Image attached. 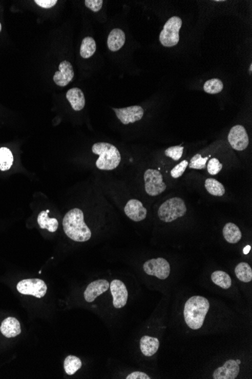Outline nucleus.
<instances>
[{
  "instance_id": "f257e3e1",
  "label": "nucleus",
  "mask_w": 252,
  "mask_h": 379,
  "mask_svg": "<svg viewBox=\"0 0 252 379\" xmlns=\"http://www.w3.org/2000/svg\"><path fill=\"white\" fill-rule=\"evenodd\" d=\"M65 234L77 242H85L92 237V232L84 222V214L82 210L73 209L67 213L63 220Z\"/></svg>"
},
{
  "instance_id": "f03ea898",
  "label": "nucleus",
  "mask_w": 252,
  "mask_h": 379,
  "mask_svg": "<svg viewBox=\"0 0 252 379\" xmlns=\"http://www.w3.org/2000/svg\"><path fill=\"white\" fill-rule=\"evenodd\" d=\"M209 308V301L205 297L202 296L191 297L186 300L184 305L183 316L185 323L194 330L201 329Z\"/></svg>"
},
{
  "instance_id": "7ed1b4c3",
  "label": "nucleus",
  "mask_w": 252,
  "mask_h": 379,
  "mask_svg": "<svg viewBox=\"0 0 252 379\" xmlns=\"http://www.w3.org/2000/svg\"><path fill=\"white\" fill-rule=\"evenodd\" d=\"M94 154L99 155L96 166L102 170H112L116 169L121 162V155L119 150L108 142H97L92 146Z\"/></svg>"
},
{
  "instance_id": "20e7f679",
  "label": "nucleus",
  "mask_w": 252,
  "mask_h": 379,
  "mask_svg": "<svg viewBox=\"0 0 252 379\" xmlns=\"http://www.w3.org/2000/svg\"><path fill=\"white\" fill-rule=\"evenodd\" d=\"M186 204L182 198L175 197L162 203L158 211V216L162 221L171 223L186 214Z\"/></svg>"
},
{
  "instance_id": "39448f33",
  "label": "nucleus",
  "mask_w": 252,
  "mask_h": 379,
  "mask_svg": "<svg viewBox=\"0 0 252 379\" xmlns=\"http://www.w3.org/2000/svg\"><path fill=\"white\" fill-rule=\"evenodd\" d=\"M182 26V20L178 16L171 17L164 25L159 35V41L165 47H172L179 42V31Z\"/></svg>"
},
{
  "instance_id": "423d86ee",
  "label": "nucleus",
  "mask_w": 252,
  "mask_h": 379,
  "mask_svg": "<svg viewBox=\"0 0 252 379\" xmlns=\"http://www.w3.org/2000/svg\"><path fill=\"white\" fill-rule=\"evenodd\" d=\"M145 191L151 196H157L166 190V184L159 171L154 169L144 172Z\"/></svg>"
},
{
  "instance_id": "0eeeda50",
  "label": "nucleus",
  "mask_w": 252,
  "mask_h": 379,
  "mask_svg": "<svg viewBox=\"0 0 252 379\" xmlns=\"http://www.w3.org/2000/svg\"><path fill=\"white\" fill-rule=\"evenodd\" d=\"M19 293L42 298L47 292V286L42 279H28L19 281L17 285Z\"/></svg>"
},
{
  "instance_id": "6e6552de",
  "label": "nucleus",
  "mask_w": 252,
  "mask_h": 379,
  "mask_svg": "<svg viewBox=\"0 0 252 379\" xmlns=\"http://www.w3.org/2000/svg\"><path fill=\"white\" fill-rule=\"evenodd\" d=\"M143 270L149 276H154L158 279H166L170 275V264L162 257L151 259L143 263Z\"/></svg>"
},
{
  "instance_id": "1a4fd4ad",
  "label": "nucleus",
  "mask_w": 252,
  "mask_h": 379,
  "mask_svg": "<svg viewBox=\"0 0 252 379\" xmlns=\"http://www.w3.org/2000/svg\"><path fill=\"white\" fill-rule=\"evenodd\" d=\"M228 141L232 148L237 151H243L249 144L246 129L242 125H236L231 128L228 135Z\"/></svg>"
},
{
  "instance_id": "9d476101",
  "label": "nucleus",
  "mask_w": 252,
  "mask_h": 379,
  "mask_svg": "<svg viewBox=\"0 0 252 379\" xmlns=\"http://www.w3.org/2000/svg\"><path fill=\"white\" fill-rule=\"evenodd\" d=\"M113 109L116 113L118 119L125 125L140 121L143 116V109L139 105Z\"/></svg>"
},
{
  "instance_id": "9b49d317",
  "label": "nucleus",
  "mask_w": 252,
  "mask_h": 379,
  "mask_svg": "<svg viewBox=\"0 0 252 379\" xmlns=\"http://www.w3.org/2000/svg\"><path fill=\"white\" fill-rule=\"evenodd\" d=\"M110 289L113 296V307L116 309L124 308L129 297L125 285L122 281L115 279L110 284Z\"/></svg>"
},
{
  "instance_id": "f8f14e48",
  "label": "nucleus",
  "mask_w": 252,
  "mask_h": 379,
  "mask_svg": "<svg viewBox=\"0 0 252 379\" xmlns=\"http://www.w3.org/2000/svg\"><path fill=\"white\" fill-rule=\"evenodd\" d=\"M239 364L234 359H229L218 369H215L212 378L214 379H235L239 375Z\"/></svg>"
},
{
  "instance_id": "ddd939ff",
  "label": "nucleus",
  "mask_w": 252,
  "mask_h": 379,
  "mask_svg": "<svg viewBox=\"0 0 252 379\" xmlns=\"http://www.w3.org/2000/svg\"><path fill=\"white\" fill-rule=\"evenodd\" d=\"M74 77L73 66L68 61H63L59 65V70L55 72L53 80L57 86L65 87L71 82Z\"/></svg>"
},
{
  "instance_id": "4468645a",
  "label": "nucleus",
  "mask_w": 252,
  "mask_h": 379,
  "mask_svg": "<svg viewBox=\"0 0 252 379\" xmlns=\"http://www.w3.org/2000/svg\"><path fill=\"white\" fill-rule=\"evenodd\" d=\"M109 288V281L105 279H99V280L92 281L85 291V300L89 303H92L97 297L106 292Z\"/></svg>"
},
{
  "instance_id": "2eb2a0df",
  "label": "nucleus",
  "mask_w": 252,
  "mask_h": 379,
  "mask_svg": "<svg viewBox=\"0 0 252 379\" xmlns=\"http://www.w3.org/2000/svg\"><path fill=\"white\" fill-rule=\"evenodd\" d=\"M127 217L135 222H140L146 218L148 211L139 200L132 199L128 201L125 207Z\"/></svg>"
},
{
  "instance_id": "dca6fc26",
  "label": "nucleus",
  "mask_w": 252,
  "mask_h": 379,
  "mask_svg": "<svg viewBox=\"0 0 252 379\" xmlns=\"http://www.w3.org/2000/svg\"><path fill=\"white\" fill-rule=\"evenodd\" d=\"M0 331L5 337H14L20 335L22 332L20 324L17 319L14 317H8L3 320L0 326Z\"/></svg>"
},
{
  "instance_id": "f3484780",
  "label": "nucleus",
  "mask_w": 252,
  "mask_h": 379,
  "mask_svg": "<svg viewBox=\"0 0 252 379\" xmlns=\"http://www.w3.org/2000/svg\"><path fill=\"white\" fill-rule=\"evenodd\" d=\"M67 99L74 111H79L83 109L86 105V99L82 91L79 88H72L67 92Z\"/></svg>"
},
{
  "instance_id": "a211bd4d",
  "label": "nucleus",
  "mask_w": 252,
  "mask_h": 379,
  "mask_svg": "<svg viewBox=\"0 0 252 379\" xmlns=\"http://www.w3.org/2000/svg\"><path fill=\"white\" fill-rule=\"evenodd\" d=\"M125 42V34L121 29H113L108 38V46L112 52L119 51Z\"/></svg>"
},
{
  "instance_id": "6ab92c4d",
  "label": "nucleus",
  "mask_w": 252,
  "mask_h": 379,
  "mask_svg": "<svg viewBox=\"0 0 252 379\" xmlns=\"http://www.w3.org/2000/svg\"><path fill=\"white\" fill-rule=\"evenodd\" d=\"M140 351L145 356H152L158 351L159 342L156 337L144 335L140 340Z\"/></svg>"
},
{
  "instance_id": "aec40b11",
  "label": "nucleus",
  "mask_w": 252,
  "mask_h": 379,
  "mask_svg": "<svg viewBox=\"0 0 252 379\" xmlns=\"http://www.w3.org/2000/svg\"><path fill=\"white\" fill-rule=\"evenodd\" d=\"M223 235L225 240L230 244H237L242 239V232L237 225L228 223L223 229Z\"/></svg>"
},
{
  "instance_id": "412c9836",
  "label": "nucleus",
  "mask_w": 252,
  "mask_h": 379,
  "mask_svg": "<svg viewBox=\"0 0 252 379\" xmlns=\"http://www.w3.org/2000/svg\"><path fill=\"white\" fill-rule=\"evenodd\" d=\"M49 210L42 211L38 216V224L41 229L49 230L51 233H55L58 228V221L57 219L49 217Z\"/></svg>"
},
{
  "instance_id": "4be33fe9",
  "label": "nucleus",
  "mask_w": 252,
  "mask_h": 379,
  "mask_svg": "<svg viewBox=\"0 0 252 379\" xmlns=\"http://www.w3.org/2000/svg\"><path fill=\"white\" fill-rule=\"evenodd\" d=\"M212 281L216 286L222 288L224 289H228L232 286V280L230 276L227 273L221 270H217L212 274Z\"/></svg>"
},
{
  "instance_id": "5701e85b",
  "label": "nucleus",
  "mask_w": 252,
  "mask_h": 379,
  "mask_svg": "<svg viewBox=\"0 0 252 379\" xmlns=\"http://www.w3.org/2000/svg\"><path fill=\"white\" fill-rule=\"evenodd\" d=\"M14 162V157L9 148H0V170H9Z\"/></svg>"
},
{
  "instance_id": "b1692460",
  "label": "nucleus",
  "mask_w": 252,
  "mask_h": 379,
  "mask_svg": "<svg viewBox=\"0 0 252 379\" xmlns=\"http://www.w3.org/2000/svg\"><path fill=\"white\" fill-rule=\"evenodd\" d=\"M64 367L68 375H73L82 367V361L77 356L70 355L65 359Z\"/></svg>"
},
{
  "instance_id": "393cba45",
  "label": "nucleus",
  "mask_w": 252,
  "mask_h": 379,
  "mask_svg": "<svg viewBox=\"0 0 252 379\" xmlns=\"http://www.w3.org/2000/svg\"><path fill=\"white\" fill-rule=\"evenodd\" d=\"M235 273L239 280L248 283L252 279V270L248 263L242 262L235 269Z\"/></svg>"
},
{
  "instance_id": "a878e982",
  "label": "nucleus",
  "mask_w": 252,
  "mask_h": 379,
  "mask_svg": "<svg viewBox=\"0 0 252 379\" xmlns=\"http://www.w3.org/2000/svg\"><path fill=\"white\" fill-rule=\"evenodd\" d=\"M96 51V43L95 40L90 36H87L82 40L80 47V55L83 59H89L95 54Z\"/></svg>"
},
{
  "instance_id": "bb28decb",
  "label": "nucleus",
  "mask_w": 252,
  "mask_h": 379,
  "mask_svg": "<svg viewBox=\"0 0 252 379\" xmlns=\"http://www.w3.org/2000/svg\"><path fill=\"white\" fill-rule=\"evenodd\" d=\"M205 187L212 196L221 197L225 194L224 185L215 179H207L205 180Z\"/></svg>"
},
{
  "instance_id": "cd10ccee",
  "label": "nucleus",
  "mask_w": 252,
  "mask_h": 379,
  "mask_svg": "<svg viewBox=\"0 0 252 379\" xmlns=\"http://www.w3.org/2000/svg\"><path fill=\"white\" fill-rule=\"evenodd\" d=\"M223 89H224V84L222 81L216 78L207 81L204 84V90L208 94L219 93L223 90Z\"/></svg>"
},
{
  "instance_id": "c85d7f7f",
  "label": "nucleus",
  "mask_w": 252,
  "mask_h": 379,
  "mask_svg": "<svg viewBox=\"0 0 252 379\" xmlns=\"http://www.w3.org/2000/svg\"><path fill=\"white\" fill-rule=\"evenodd\" d=\"M208 158H209V156L206 157V158H202V155L200 154L194 155L192 159H191V163L189 164L190 168L196 169L205 168Z\"/></svg>"
},
{
  "instance_id": "c756f323",
  "label": "nucleus",
  "mask_w": 252,
  "mask_h": 379,
  "mask_svg": "<svg viewBox=\"0 0 252 379\" xmlns=\"http://www.w3.org/2000/svg\"><path fill=\"white\" fill-rule=\"evenodd\" d=\"M183 147L181 145L178 146H172L167 148L165 151V155L169 158H172L174 161H177L181 159L183 155Z\"/></svg>"
},
{
  "instance_id": "7c9ffc66",
  "label": "nucleus",
  "mask_w": 252,
  "mask_h": 379,
  "mask_svg": "<svg viewBox=\"0 0 252 379\" xmlns=\"http://www.w3.org/2000/svg\"><path fill=\"white\" fill-rule=\"evenodd\" d=\"M222 168V164H221L219 160L217 159V158H212L208 162V165H207L208 172L211 175H216Z\"/></svg>"
},
{
  "instance_id": "2f4dec72",
  "label": "nucleus",
  "mask_w": 252,
  "mask_h": 379,
  "mask_svg": "<svg viewBox=\"0 0 252 379\" xmlns=\"http://www.w3.org/2000/svg\"><path fill=\"white\" fill-rule=\"evenodd\" d=\"M188 166L187 161L184 160V161H181L178 165L175 166L173 169L171 171V175L173 178L177 179L181 177L183 175V173L186 170V167Z\"/></svg>"
},
{
  "instance_id": "473e14b6",
  "label": "nucleus",
  "mask_w": 252,
  "mask_h": 379,
  "mask_svg": "<svg viewBox=\"0 0 252 379\" xmlns=\"http://www.w3.org/2000/svg\"><path fill=\"white\" fill-rule=\"evenodd\" d=\"M85 5L92 12H98L101 9L103 1L102 0H86Z\"/></svg>"
},
{
  "instance_id": "72a5a7b5",
  "label": "nucleus",
  "mask_w": 252,
  "mask_h": 379,
  "mask_svg": "<svg viewBox=\"0 0 252 379\" xmlns=\"http://www.w3.org/2000/svg\"><path fill=\"white\" fill-rule=\"evenodd\" d=\"M35 3L44 9H51L57 4V0H36Z\"/></svg>"
},
{
  "instance_id": "f704fd0d",
  "label": "nucleus",
  "mask_w": 252,
  "mask_h": 379,
  "mask_svg": "<svg viewBox=\"0 0 252 379\" xmlns=\"http://www.w3.org/2000/svg\"><path fill=\"white\" fill-rule=\"evenodd\" d=\"M149 375L143 372H134L129 374L126 379H151Z\"/></svg>"
},
{
  "instance_id": "c9c22d12",
  "label": "nucleus",
  "mask_w": 252,
  "mask_h": 379,
  "mask_svg": "<svg viewBox=\"0 0 252 379\" xmlns=\"http://www.w3.org/2000/svg\"><path fill=\"white\" fill-rule=\"evenodd\" d=\"M250 250H251V246L250 245H247L246 247L244 249V254H248V253H249Z\"/></svg>"
},
{
  "instance_id": "e433bc0d",
  "label": "nucleus",
  "mask_w": 252,
  "mask_h": 379,
  "mask_svg": "<svg viewBox=\"0 0 252 379\" xmlns=\"http://www.w3.org/2000/svg\"><path fill=\"white\" fill-rule=\"evenodd\" d=\"M249 71H250V73H251V71H252V65H251H251H250Z\"/></svg>"
},
{
  "instance_id": "4c0bfd02",
  "label": "nucleus",
  "mask_w": 252,
  "mask_h": 379,
  "mask_svg": "<svg viewBox=\"0 0 252 379\" xmlns=\"http://www.w3.org/2000/svg\"><path fill=\"white\" fill-rule=\"evenodd\" d=\"M237 361V364H239V365H240V364H241V361H239V359H237V361Z\"/></svg>"
},
{
  "instance_id": "58836bf2",
  "label": "nucleus",
  "mask_w": 252,
  "mask_h": 379,
  "mask_svg": "<svg viewBox=\"0 0 252 379\" xmlns=\"http://www.w3.org/2000/svg\"><path fill=\"white\" fill-rule=\"evenodd\" d=\"M2 30V25L1 23H0V32H1Z\"/></svg>"
}]
</instances>
